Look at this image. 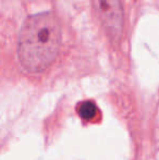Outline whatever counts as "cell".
Here are the masks:
<instances>
[{"mask_svg":"<svg viewBox=\"0 0 159 160\" xmlns=\"http://www.w3.org/2000/svg\"><path fill=\"white\" fill-rule=\"evenodd\" d=\"M61 39V26L53 13L40 12L28 17L17 42L20 64L31 73L45 71L57 58Z\"/></svg>","mask_w":159,"mask_h":160,"instance_id":"obj_1","label":"cell"},{"mask_svg":"<svg viewBox=\"0 0 159 160\" xmlns=\"http://www.w3.org/2000/svg\"><path fill=\"white\" fill-rule=\"evenodd\" d=\"M102 24L112 37H120L123 30V9L120 0H95Z\"/></svg>","mask_w":159,"mask_h":160,"instance_id":"obj_2","label":"cell"},{"mask_svg":"<svg viewBox=\"0 0 159 160\" xmlns=\"http://www.w3.org/2000/svg\"><path fill=\"white\" fill-rule=\"evenodd\" d=\"M97 110H98L97 107H96V105L93 101L86 100L81 102L79 105V107H77V113H79V116L83 120L91 121L96 117Z\"/></svg>","mask_w":159,"mask_h":160,"instance_id":"obj_3","label":"cell"}]
</instances>
